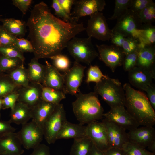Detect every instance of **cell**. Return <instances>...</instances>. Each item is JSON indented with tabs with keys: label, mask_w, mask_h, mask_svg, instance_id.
Here are the masks:
<instances>
[{
	"label": "cell",
	"mask_w": 155,
	"mask_h": 155,
	"mask_svg": "<svg viewBox=\"0 0 155 155\" xmlns=\"http://www.w3.org/2000/svg\"><path fill=\"white\" fill-rule=\"evenodd\" d=\"M26 25L34 57L38 59L61 53L71 39L85 30L82 22H66L55 16L43 1L34 6Z\"/></svg>",
	"instance_id": "6da1fadb"
},
{
	"label": "cell",
	"mask_w": 155,
	"mask_h": 155,
	"mask_svg": "<svg viewBox=\"0 0 155 155\" xmlns=\"http://www.w3.org/2000/svg\"><path fill=\"white\" fill-rule=\"evenodd\" d=\"M125 93V107L139 125L153 127L155 112L146 94L135 89L129 83L123 86Z\"/></svg>",
	"instance_id": "7a4b0ae2"
},
{
	"label": "cell",
	"mask_w": 155,
	"mask_h": 155,
	"mask_svg": "<svg viewBox=\"0 0 155 155\" xmlns=\"http://www.w3.org/2000/svg\"><path fill=\"white\" fill-rule=\"evenodd\" d=\"M98 96L94 92L83 93L79 90L72 106L74 114L79 123L88 124L103 117L104 109Z\"/></svg>",
	"instance_id": "3957f363"
},
{
	"label": "cell",
	"mask_w": 155,
	"mask_h": 155,
	"mask_svg": "<svg viewBox=\"0 0 155 155\" xmlns=\"http://www.w3.org/2000/svg\"><path fill=\"white\" fill-rule=\"evenodd\" d=\"M94 92L100 95L110 108L125 106V93L123 86L117 79L108 76L96 84Z\"/></svg>",
	"instance_id": "277c9868"
},
{
	"label": "cell",
	"mask_w": 155,
	"mask_h": 155,
	"mask_svg": "<svg viewBox=\"0 0 155 155\" xmlns=\"http://www.w3.org/2000/svg\"><path fill=\"white\" fill-rule=\"evenodd\" d=\"M91 38L75 37L68 42L66 48L75 61L89 65L98 57V52L93 46Z\"/></svg>",
	"instance_id": "5b68a950"
},
{
	"label": "cell",
	"mask_w": 155,
	"mask_h": 155,
	"mask_svg": "<svg viewBox=\"0 0 155 155\" xmlns=\"http://www.w3.org/2000/svg\"><path fill=\"white\" fill-rule=\"evenodd\" d=\"M143 26L136 14L129 10L125 15L117 20L111 30L112 32L120 34L125 37L134 38L142 43Z\"/></svg>",
	"instance_id": "8992f818"
},
{
	"label": "cell",
	"mask_w": 155,
	"mask_h": 155,
	"mask_svg": "<svg viewBox=\"0 0 155 155\" xmlns=\"http://www.w3.org/2000/svg\"><path fill=\"white\" fill-rule=\"evenodd\" d=\"M67 121L64 106L60 103L57 106L43 127L44 137L48 144L55 142L58 134Z\"/></svg>",
	"instance_id": "52a82bcc"
},
{
	"label": "cell",
	"mask_w": 155,
	"mask_h": 155,
	"mask_svg": "<svg viewBox=\"0 0 155 155\" xmlns=\"http://www.w3.org/2000/svg\"><path fill=\"white\" fill-rule=\"evenodd\" d=\"M85 30L88 37L102 41L110 40L113 34L105 17L101 12L96 13L90 16Z\"/></svg>",
	"instance_id": "ba28073f"
},
{
	"label": "cell",
	"mask_w": 155,
	"mask_h": 155,
	"mask_svg": "<svg viewBox=\"0 0 155 155\" xmlns=\"http://www.w3.org/2000/svg\"><path fill=\"white\" fill-rule=\"evenodd\" d=\"M17 134L22 145L27 150L38 146L44 137L42 129L32 120L22 125Z\"/></svg>",
	"instance_id": "9c48e42d"
},
{
	"label": "cell",
	"mask_w": 155,
	"mask_h": 155,
	"mask_svg": "<svg viewBox=\"0 0 155 155\" xmlns=\"http://www.w3.org/2000/svg\"><path fill=\"white\" fill-rule=\"evenodd\" d=\"M98 51V57L114 72L118 67L122 65L125 55L122 48L114 45H96Z\"/></svg>",
	"instance_id": "30bf717a"
},
{
	"label": "cell",
	"mask_w": 155,
	"mask_h": 155,
	"mask_svg": "<svg viewBox=\"0 0 155 155\" xmlns=\"http://www.w3.org/2000/svg\"><path fill=\"white\" fill-rule=\"evenodd\" d=\"M103 117L108 121L129 131L137 128L140 125L124 106L110 108L109 111L104 113Z\"/></svg>",
	"instance_id": "8fae6325"
},
{
	"label": "cell",
	"mask_w": 155,
	"mask_h": 155,
	"mask_svg": "<svg viewBox=\"0 0 155 155\" xmlns=\"http://www.w3.org/2000/svg\"><path fill=\"white\" fill-rule=\"evenodd\" d=\"M86 67L80 63L75 61L73 66L64 73L63 92L65 94L76 95L82 82Z\"/></svg>",
	"instance_id": "7c38bea8"
},
{
	"label": "cell",
	"mask_w": 155,
	"mask_h": 155,
	"mask_svg": "<svg viewBox=\"0 0 155 155\" xmlns=\"http://www.w3.org/2000/svg\"><path fill=\"white\" fill-rule=\"evenodd\" d=\"M73 5L71 16L73 20L78 22L81 17L102 11L106 3L104 0H74Z\"/></svg>",
	"instance_id": "4fadbf2b"
},
{
	"label": "cell",
	"mask_w": 155,
	"mask_h": 155,
	"mask_svg": "<svg viewBox=\"0 0 155 155\" xmlns=\"http://www.w3.org/2000/svg\"><path fill=\"white\" fill-rule=\"evenodd\" d=\"M86 135L102 152L110 147L105 127L102 122L96 121L88 124L86 126Z\"/></svg>",
	"instance_id": "5bb4252c"
},
{
	"label": "cell",
	"mask_w": 155,
	"mask_h": 155,
	"mask_svg": "<svg viewBox=\"0 0 155 155\" xmlns=\"http://www.w3.org/2000/svg\"><path fill=\"white\" fill-rule=\"evenodd\" d=\"M102 122L105 127L110 147L122 149L124 145L129 141L126 130L105 118Z\"/></svg>",
	"instance_id": "9a60e30c"
},
{
	"label": "cell",
	"mask_w": 155,
	"mask_h": 155,
	"mask_svg": "<svg viewBox=\"0 0 155 155\" xmlns=\"http://www.w3.org/2000/svg\"><path fill=\"white\" fill-rule=\"evenodd\" d=\"M42 87L41 84L30 83L28 86L20 88L18 91V97L17 102L33 108L42 100Z\"/></svg>",
	"instance_id": "2e32d148"
},
{
	"label": "cell",
	"mask_w": 155,
	"mask_h": 155,
	"mask_svg": "<svg viewBox=\"0 0 155 155\" xmlns=\"http://www.w3.org/2000/svg\"><path fill=\"white\" fill-rule=\"evenodd\" d=\"M129 141L145 148L155 141V130L153 127L142 126L129 131Z\"/></svg>",
	"instance_id": "e0dca14e"
},
{
	"label": "cell",
	"mask_w": 155,
	"mask_h": 155,
	"mask_svg": "<svg viewBox=\"0 0 155 155\" xmlns=\"http://www.w3.org/2000/svg\"><path fill=\"white\" fill-rule=\"evenodd\" d=\"M128 79L132 86L144 91L152 84L155 79V71L136 67L128 72Z\"/></svg>",
	"instance_id": "ac0fdd59"
},
{
	"label": "cell",
	"mask_w": 155,
	"mask_h": 155,
	"mask_svg": "<svg viewBox=\"0 0 155 155\" xmlns=\"http://www.w3.org/2000/svg\"><path fill=\"white\" fill-rule=\"evenodd\" d=\"M17 133H9L0 139L1 155L22 154L24 150Z\"/></svg>",
	"instance_id": "d6986e66"
},
{
	"label": "cell",
	"mask_w": 155,
	"mask_h": 155,
	"mask_svg": "<svg viewBox=\"0 0 155 155\" xmlns=\"http://www.w3.org/2000/svg\"><path fill=\"white\" fill-rule=\"evenodd\" d=\"M45 63L46 72L42 85L63 92L65 82L64 74H61L47 61H46Z\"/></svg>",
	"instance_id": "ffe728a7"
},
{
	"label": "cell",
	"mask_w": 155,
	"mask_h": 155,
	"mask_svg": "<svg viewBox=\"0 0 155 155\" xmlns=\"http://www.w3.org/2000/svg\"><path fill=\"white\" fill-rule=\"evenodd\" d=\"M57 105L41 100L32 108V120L43 129L44 123Z\"/></svg>",
	"instance_id": "44dd1931"
},
{
	"label": "cell",
	"mask_w": 155,
	"mask_h": 155,
	"mask_svg": "<svg viewBox=\"0 0 155 155\" xmlns=\"http://www.w3.org/2000/svg\"><path fill=\"white\" fill-rule=\"evenodd\" d=\"M155 49L153 45H145L138 50L137 66L155 71Z\"/></svg>",
	"instance_id": "7402d4cb"
},
{
	"label": "cell",
	"mask_w": 155,
	"mask_h": 155,
	"mask_svg": "<svg viewBox=\"0 0 155 155\" xmlns=\"http://www.w3.org/2000/svg\"><path fill=\"white\" fill-rule=\"evenodd\" d=\"M32 118V108L22 103L16 102L13 109L11 110L9 121L11 123L22 125Z\"/></svg>",
	"instance_id": "603a6c76"
},
{
	"label": "cell",
	"mask_w": 155,
	"mask_h": 155,
	"mask_svg": "<svg viewBox=\"0 0 155 155\" xmlns=\"http://www.w3.org/2000/svg\"><path fill=\"white\" fill-rule=\"evenodd\" d=\"M86 126L80 123L76 124L67 121L58 134L57 140L61 139H74L86 136Z\"/></svg>",
	"instance_id": "cb8c5ba5"
},
{
	"label": "cell",
	"mask_w": 155,
	"mask_h": 155,
	"mask_svg": "<svg viewBox=\"0 0 155 155\" xmlns=\"http://www.w3.org/2000/svg\"><path fill=\"white\" fill-rule=\"evenodd\" d=\"M27 69L30 83L42 84L46 72L45 65L39 63L38 59L34 57L28 64Z\"/></svg>",
	"instance_id": "d4e9b609"
},
{
	"label": "cell",
	"mask_w": 155,
	"mask_h": 155,
	"mask_svg": "<svg viewBox=\"0 0 155 155\" xmlns=\"http://www.w3.org/2000/svg\"><path fill=\"white\" fill-rule=\"evenodd\" d=\"M2 25L9 33L17 37H21L25 34L26 24L20 20L14 18L0 19Z\"/></svg>",
	"instance_id": "484cf974"
},
{
	"label": "cell",
	"mask_w": 155,
	"mask_h": 155,
	"mask_svg": "<svg viewBox=\"0 0 155 155\" xmlns=\"http://www.w3.org/2000/svg\"><path fill=\"white\" fill-rule=\"evenodd\" d=\"M69 155H90L93 144L90 138L85 137L74 139Z\"/></svg>",
	"instance_id": "4316f807"
},
{
	"label": "cell",
	"mask_w": 155,
	"mask_h": 155,
	"mask_svg": "<svg viewBox=\"0 0 155 155\" xmlns=\"http://www.w3.org/2000/svg\"><path fill=\"white\" fill-rule=\"evenodd\" d=\"M65 98V94L63 91L43 86L42 92V100L58 105L61 100Z\"/></svg>",
	"instance_id": "83f0119b"
},
{
	"label": "cell",
	"mask_w": 155,
	"mask_h": 155,
	"mask_svg": "<svg viewBox=\"0 0 155 155\" xmlns=\"http://www.w3.org/2000/svg\"><path fill=\"white\" fill-rule=\"evenodd\" d=\"M21 87L16 84L7 73H0V98L7 94L17 91Z\"/></svg>",
	"instance_id": "f1b7e54d"
},
{
	"label": "cell",
	"mask_w": 155,
	"mask_h": 155,
	"mask_svg": "<svg viewBox=\"0 0 155 155\" xmlns=\"http://www.w3.org/2000/svg\"><path fill=\"white\" fill-rule=\"evenodd\" d=\"M13 82L21 87L28 86L30 83L27 69L24 66L7 73Z\"/></svg>",
	"instance_id": "f546056e"
},
{
	"label": "cell",
	"mask_w": 155,
	"mask_h": 155,
	"mask_svg": "<svg viewBox=\"0 0 155 155\" xmlns=\"http://www.w3.org/2000/svg\"><path fill=\"white\" fill-rule=\"evenodd\" d=\"M24 63L18 58L9 57L0 55V73H7L24 66Z\"/></svg>",
	"instance_id": "4dcf8cb0"
},
{
	"label": "cell",
	"mask_w": 155,
	"mask_h": 155,
	"mask_svg": "<svg viewBox=\"0 0 155 155\" xmlns=\"http://www.w3.org/2000/svg\"><path fill=\"white\" fill-rule=\"evenodd\" d=\"M52 61V65L59 72L64 73L70 68L71 62L68 57L61 53L49 58Z\"/></svg>",
	"instance_id": "1f68e13d"
},
{
	"label": "cell",
	"mask_w": 155,
	"mask_h": 155,
	"mask_svg": "<svg viewBox=\"0 0 155 155\" xmlns=\"http://www.w3.org/2000/svg\"><path fill=\"white\" fill-rule=\"evenodd\" d=\"M131 0H115L114 12L109 20H118L129 11Z\"/></svg>",
	"instance_id": "d6a6232c"
},
{
	"label": "cell",
	"mask_w": 155,
	"mask_h": 155,
	"mask_svg": "<svg viewBox=\"0 0 155 155\" xmlns=\"http://www.w3.org/2000/svg\"><path fill=\"white\" fill-rule=\"evenodd\" d=\"M136 14L142 24H152L155 20V4L145 8Z\"/></svg>",
	"instance_id": "836d02e7"
},
{
	"label": "cell",
	"mask_w": 155,
	"mask_h": 155,
	"mask_svg": "<svg viewBox=\"0 0 155 155\" xmlns=\"http://www.w3.org/2000/svg\"><path fill=\"white\" fill-rule=\"evenodd\" d=\"M107 76L103 74L98 66L91 65L88 69L85 82L88 84L91 82L97 84L100 82L103 78H106Z\"/></svg>",
	"instance_id": "e575fe53"
},
{
	"label": "cell",
	"mask_w": 155,
	"mask_h": 155,
	"mask_svg": "<svg viewBox=\"0 0 155 155\" xmlns=\"http://www.w3.org/2000/svg\"><path fill=\"white\" fill-rule=\"evenodd\" d=\"M0 55L9 57L18 58L24 62L23 53L14 44L0 46Z\"/></svg>",
	"instance_id": "d590c367"
},
{
	"label": "cell",
	"mask_w": 155,
	"mask_h": 155,
	"mask_svg": "<svg viewBox=\"0 0 155 155\" xmlns=\"http://www.w3.org/2000/svg\"><path fill=\"white\" fill-rule=\"evenodd\" d=\"M142 42L145 45H153L155 42V27L152 24L143 25Z\"/></svg>",
	"instance_id": "8d00e7d4"
},
{
	"label": "cell",
	"mask_w": 155,
	"mask_h": 155,
	"mask_svg": "<svg viewBox=\"0 0 155 155\" xmlns=\"http://www.w3.org/2000/svg\"><path fill=\"white\" fill-rule=\"evenodd\" d=\"M139 40L132 37H125L121 48L125 55L138 50L140 47Z\"/></svg>",
	"instance_id": "74e56055"
},
{
	"label": "cell",
	"mask_w": 155,
	"mask_h": 155,
	"mask_svg": "<svg viewBox=\"0 0 155 155\" xmlns=\"http://www.w3.org/2000/svg\"><path fill=\"white\" fill-rule=\"evenodd\" d=\"M138 50L125 55L122 65L125 71L129 72L137 66Z\"/></svg>",
	"instance_id": "f35d334b"
},
{
	"label": "cell",
	"mask_w": 155,
	"mask_h": 155,
	"mask_svg": "<svg viewBox=\"0 0 155 155\" xmlns=\"http://www.w3.org/2000/svg\"><path fill=\"white\" fill-rule=\"evenodd\" d=\"M122 149L125 155H144L146 150L130 141L124 144Z\"/></svg>",
	"instance_id": "ab89813d"
},
{
	"label": "cell",
	"mask_w": 155,
	"mask_h": 155,
	"mask_svg": "<svg viewBox=\"0 0 155 155\" xmlns=\"http://www.w3.org/2000/svg\"><path fill=\"white\" fill-rule=\"evenodd\" d=\"M154 4L152 0H131L129 10L137 14L145 8Z\"/></svg>",
	"instance_id": "60d3db41"
},
{
	"label": "cell",
	"mask_w": 155,
	"mask_h": 155,
	"mask_svg": "<svg viewBox=\"0 0 155 155\" xmlns=\"http://www.w3.org/2000/svg\"><path fill=\"white\" fill-rule=\"evenodd\" d=\"M8 32L2 25H0V46L14 45L16 38Z\"/></svg>",
	"instance_id": "b9f144b4"
},
{
	"label": "cell",
	"mask_w": 155,
	"mask_h": 155,
	"mask_svg": "<svg viewBox=\"0 0 155 155\" xmlns=\"http://www.w3.org/2000/svg\"><path fill=\"white\" fill-rule=\"evenodd\" d=\"M51 7L54 9L55 14L57 18L66 22L75 21L73 20L71 16L64 11L59 3L57 0L52 1Z\"/></svg>",
	"instance_id": "7bdbcfd3"
},
{
	"label": "cell",
	"mask_w": 155,
	"mask_h": 155,
	"mask_svg": "<svg viewBox=\"0 0 155 155\" xmlns=\"http://www.w3.org/2000/svg\"><path fill=\"white\" fill-rule=\"evenodd\" d=\"M18 97V91L10 93L5 96L2 98V109H13L17 101Z\"/></svg>",
	"instance_id": "ee69618b"
},
{
	"label": "cell",
	"mask_w": 155,
	"mask_h": 155,
	"mask_svg": "<svg viewBox=\"0 0 155 155\" xmlns=\"http://www.w3.org/2000/svg\"><path fill=\"white\" fill-rule=\"evenodd\" d=\"M15 45L23 53L34 52L33 46L29 40L23 38H16Z\"/></svg>",
	"instance_id": "f6af8a7d"
},
{
	"label": "cell",
	"mask_w": 155,
	"mask_h": 155,
	"mask_svg": "<svg viewBox=\"0 0 155 155\" xmlns=\"http://www.w3.org/2000/svg\"><path fill=\"white\" fill-rule=\"evenodd\" d=\"M11 123L9 120L0 121V139L9 133L15 132L16 129Z\"/></svg>",
	"instance_id": "bcb514c9"
},
{
	"label": "cell",
	"mask_w": 155,
	"mask_h": 155,
	"mask_svg": "<svg viewBox=\"0 0 155 155\" xmlns=\"http://www.w3.org/2000/svg\"><path fill=\"white\" fill-rule=\"evenodd\" d=\"M13 4L18 7L22 12L23 15H25L31 5V0H13Z\"/></svg>",
	"instance_id": "7dc6e473"
},
{
	"label": "cell",
	"mask_w": 155,
	"mask_h": 155,
	"mask_svg": "<svg viewBox=\"0 0 155 155\" xmlns=\"http://www.w3.org/2000/svg\"><path fill=\"white\" fill-rule=\"evenodd\" d=\"M147 96L152 108L155 110V87L152 84L148 86L145 90Z\"/></svg>",
	"instance_id": "c3c4849f"
},
{
	"label": "cell",
	"mask_w": 155,
	"mask_h": 155,
	"mask_svg": "<svg viewBox=\"0 0 155 155\" xmlns=\"http://www.w3.org/2000/svg\"><path fill=\"white\" fill-rule=\"evenodd\" d=\"M30 155H51L49 147L44 144H40L33 149Z\"/></svg>",
	"instance_id": "681fc988"
},
{
	"label": "cell",
	"mask_w": 155,
	"mask_h": 155,
	"mask_svg": "<svg viewBox=\"0 0 155 155\" xmlns=\"http://www.w3.org/2000/svg\"><path fill=\"white\" fill-rule=\"evenodd\" d=\"M110 40L113 44L121 47L125 40V37L117 33H113Z\"/></svg>",
	"instance_id": "f907efd6"
},
{
	"label": "cell",
	"mask_w": 155,
	"mask_h": 155,
	"mask_svg": "<svg viewBox=\"0 0 155 155\" xmlns=\"http://www.w3.org/2000/svg\"><path fill=\"white\" fill-rule=\"evenodd\" d=\"M57 1L64 11L68 14L71 16V10L72 6L73 5L74 0H57Z\"/></svg>",
	"instance_id": "816d5d0a"
},
{
	"label": "cell",
	"mask_w": 155,
	"mask_h": 155,
	"mask_svg": "<svg viewBox=\"0 0 155 155\" xmlns=\"http://www.w3.org/2000/svg\"><path fill=\"white\" fill-rule=\"evenodd\" d=\"M104 155H125L122 149L110 147L102 152Z\"/></svg>",
	"instance_id": "f5cc1de1"
},
{
	"label": "cell",
	"mask_w": 155,
	"mask_h": 155,
	"mask_svg": "<svg viewBox=\"0 0 155 155\" xmlns=\"http://www.w3.org/2000/svg\"><path fill=\"white\" fill-rule=\"evenodd\" d=\"M90 155H104L103 152L98 149L93 144V146Z\"/></svg>",
	"instance_id": "db71d44e"
},
{
	"label": "cell",
	"mask_w": 155,
	"mask_h": 155,
	"mask_svg": "<svg viewBox=\"0 0 155 155\" xmlns=\"http://www.w3.org/2000/svg\"><path fill=\"white\" fill-rule=\"evenodd\" d=\"M144 155H155V154L146 150Z\"/></svg>",
	"instance_id": "11a10c76"
},
{
	"label": "cell",
	"mask_w": 155,
	"mask_h": 155,
	"mask_svg": "<svg viewBox=\"0 0 155 155\" xmlns=\"http://www.w3.org/2000/svg\"><path fill=\"white\" fill-rule=\"evenodd\" d=\"M3 105L2 98H0V115H1V110L2 109Z\"/></svg>",
	"instance_id": "9f6ffc18"
},
{
	"label": "cell",
	"mask_w": 155,
	"mask_h": 155,
	"mask_svg": "<svg viewBox=\"0 0 155 155\" xmlns=\"http://www.w3.org/2000/svg\"><path fill=\"white\" fill-rule=\"evenodd\" d=\"M22 155V154H20V155Z\"/></svg>",
	"instance_id": "6f0895ef"
},
{
	"label": "cell",
	"mask_w": 155,
	"mask_h": 155,
	"mask_svg": "<svg viewBox=\"0 0 155 155\" xmlns=\"http://www.w3.org/2000/svg\"><path fill=\"white\" fill-rule=\"evenodd\" d=\"M0 155H1L0 154Z\"/></svg>",
	"instance_id": "680465c9"
}]
</instances>
